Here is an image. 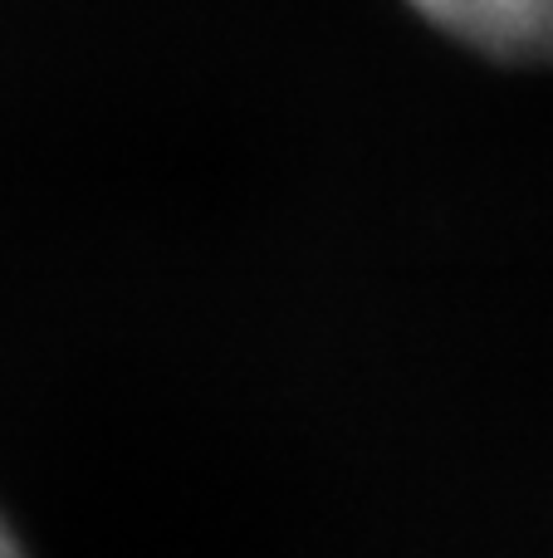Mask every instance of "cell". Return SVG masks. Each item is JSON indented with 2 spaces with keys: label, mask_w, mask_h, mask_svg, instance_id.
I'll use <instances>...</instances> for the list:
<instances>
[{
  "label": "cell",
  "mask_w": 553,
  "mask_h": 558,
  "mask_svg": "<svg viewBox=\"0 0 553 558\" xmlns=\"http://www.w3.org/2000/svg\"><path fill=\"white\" fill-rule=\"evenodd\" d=\"M437 29L509 64H553V0H411Z\"/></svg>",
  "instance_id": "6da1fadb"
},
{
  "label": "cell",
  "mask_w": 553,
  "mask_h": 558,
  "mask_svg": "<svg viewBox=\"0 0 553 558\" xmlns=\"http://www.w3.org/2000/svg\"><path fill=\"white\" fill-rule=\"evenodd\" d=\"M0 558H25V549L15 544V534L5 530V520H0Z\"/></svg>",
  "instance_id": "7a4b0ae2"
}]
</instances>
